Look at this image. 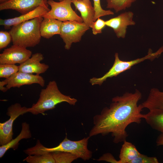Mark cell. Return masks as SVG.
<instances>
[{"label":"cell","mask_w":163,"mask_h":163,"mask_svg":"<svg viewBox=\"0 0 163 163\" xmlns=\"http://www.w3.org/2000/svg\"><path fill=\"white\" fill-rule=\"evenodd\" d=\"M39 6L50 9L47 0H10L0 4V10L11 9L23 14Z\"/></svg>","instance_id":"cell-10"},{"label":"cell","mask_w":163,"mask_h":163,"mask_svg":"<svg viewBox=\"0 0 163 163\" xmlns=\"http://www.w3.org/2000/svg\"><path fill=\"white\" fill-rule=\"evenodd\" d=\"M72 2L80 13L83 22L91 27L94 22L95 11L90 1L72 0Z\"/></svg>","instance_id":"cell-15"},{"label":"cell","mask_w":163,"mask_h":163,"mask_svg":"<svg viewBox=\"0 0 163 163\" xmlns=\"http://www.w3.org/2000/svg\"><path fill=\"white\" fill-rule=\"evenodd\" d=\"M143 108L149 110L155 109L163 110V91L152 88L146 100L141 104Z\"/></svg>","instance_id":"cell-18"},{"label":"cell","mask_w":163,"mask_h":163,"mask_svg":"<svg viewBox=\"0 0 163 163\" xmlns=\"http://www.w3.org/2000/svg\"><path fill=\"white\" fill-rule=\"evenodd\" d=\"M145 114L144 119L152 129L163 133V110L155 109Z\"/></svg>","instance_id":"cell-19"},{"label":"cell","mask_w":163,"mask_h":163,"mask_svg":"<svg viewBox=\"0 0 163 163\" xmlns=\"http://www.w3.org/2000/svg\"><path fill=\"white\" fill-rule=\"evenodd\" d=\"M156 143L157 146L163 145V133H161L158 137Z\"/></svg>","instance_id":"cell-31"},{"label":"cell","mask_w":163,"mask_h":163,"mask_svg":"<svg viewBox=\"0 0 163 163\" xmlns=\"http://www.w3.org/2000/svg\"><path fill=\"white\" fill-rule=\"evenodd\" d=\"M58 0L59 1V2H60V1H63V0Z\"/></svg>","instance_id":"cell-33"},{"label":"cell","mask_w":163,"mask_h":163,"mask_svg":"<svg viewBox=\"0 0 163 163\" xmlns=\"http://www.w3.org/2000/svg\"><path fill=\"white\" fill-rule=\"evenodd\" d=\"M141 98L142 94L137 90L133 93L126 92L114 97L109 107L104 108L100 114L93 117L94 126L89 136L111 133L114 143L126 140L127 126L133 123H140L144 117L145 114L141 113V104L138 105Z\"/></svg>","instance_id":"cell-1"},{"label":"cell","mask_w":163,"mask_h":163,"mask_svg":"<svg viewBox=\"0 0 163 163\" xmlns=\"http://www.w3.org/2000/svg\"></svg>","instance_id":"cell-34"},{"label":"cell","mask_w":163,"mask_h":163,"mask_svg":"<svg viewBox=\"0 0 163 163\" xmlns=\"http://www.w3.org/2000/svg\"><path fill=\"white\" fill-rule=\"evenodd\" d=\"M140 153L133 144L125 140L120 150L119 162L130 163Z\"/></svg>","instance_id":"cell-20"},{"label":"cell","mask_w":163,"mask_h":163,"mask_svg":"<svg viewBox=\"0 0 163 163\" xmlns=\"http://www.w3.org/2000/svg\"><path fill=\"white\" fill-rule=\"evenodd\" d=\"M29 163H55L51 152L28 156L24 159Z\"/></svg>","instance_id":"cell-21"},{"label":"cell","mask_w":163,"mask_h":163,"mask_svg":"<svg viewBox=\"0 0 163 163\" xmlns=\"http://www.w3.org/2000/svg\"><path fill=\"white\" fill-rule=\"evenodd\" d=\"M7 84V81L5 79L0 82V90L3 92L6 91L8 89L4 86Z\"/></svg>","instance_id":"cell-30"},{"label":"cell","mask_w":163,"mask_h":163,"mask_svg":"<svg viewBox=\"0 0 163 163\" xmlns=\"http://www.w3.org/2000/svg\"><path fill=\"white\" fill-rule=\"evenodd\" d=\"M32 52L24 47L13 45L0 54V64H20L30 58Z\"/></svg>","instance_id":"cell-9"},{"label":"cell","mask_w":163,"mask_h":163,"mask_svg":"<svg viewBox=\"0 0 163 163\" xmlns=\"http://www.w3.org/2000/svg\"><path fill=\"white\" fill-rule=\"evenodd\" d=\"M96 160L99 161H104L112 163H119V161L117 160L113 155L109 153L104 154L98 159Z\"/></svg>","instance_id":"cell-29"},{"label":"cell","mask_w":163,"mask_h":163,"mask_svg":"<svg viewBox=\"0 0 163 163\" xmlns=\"http://www.w3.org/2000/svg\"><path fill=\"white\" fill-rule=\"evenodd\" d=\"M5 79L7 82L6 87L8 90L11 88H19L25 85L37 84L43 87L45 85V80L40 75H34L19 71Z\"/></svg>","instance_id":"cell-12"},{"label":"cell","mask_w":163,"mask_h":163,"mask_svg":"<svg viewBox=\"0 0 163 163\" xmlns=\"http://www.w3.org/2000/svg\"><path fill=\"white\" fill-rule=\"evenodd\" d=\"M106 26L105 21L98 18L93 22L90 28L92 29L93 34L96 35L102 33V30Z\"/></svg>","instance_id":"cell-28"},{"label":"cell","mask_w":163,"mask_h":163,"mask_svg":"<svg viewBox=\"0 0 163 163\" xmlns=\"http://www.w3.org/2000/svg\"><path fill=\"white\" fill-rule=\"evenodd\" d=\"M18 71V66L15 64H0V78H10Z\"/></svg>","instance_id":"cell-24"},{"label":"cell","mask_w":163,"mask_h":163,"mask_svg":"<svg viewBox=\"0 0 163 163\" xmlns=\"http://www.w3.org/2000/svg\"><path fill=\"white\" fill-rule=\"evenodd\" d=\"M50 10L41 6H39L34 10L18 17L7 19H0V25L4 26L6 29L22 22L42 16Z\"/></svg>","instance_id":"cell-14"},{"label":"cell","mask_w":163,"mask_h":163,"mask_svg":"<svg viewBox=\"0 0 163 163\" xmlns=\"http://www.w3.org/2000/svg\"><path fill=\"white\" fill-rule=\"evenodd\" d=\"M157 158L154 157H149L140 153L130 163H158Z\"/></svg>","instance_id":"cell-26"},{"label":"cell","mask_w":163,"mask_h":163,"mask_svg":"<svg viewBox=\"0 0 163 163\" xmlns=\"http://www.w3.org/2000/svg\"><path fill=\"white\" fill-rule=\"evenodd\" d=\"M43 18L40 16L12 26L9 32L13 45L26 48L38 45L41 38L40 27Z\"/></svg>","instance_id":"cell-2"},{"label":"cell","mask_w":163,"mask_h":163,"mask_svg":"<svg viewBox=\"0 0 163 163\" xmlns=\"http://www.w3.org/2000/svg\"><path fill=\"white\" fill-rule=\"evenodd\" d=\"M29 108L22 107L18 103L12 104L8 108L7 114L10 118L4 123H0V145H5L13 139V126L16 119L20 115L29 112Z\"/></svg>","instance_id":"cell-8"},{"label":"cell","mask_w":163,"mask_h":163,"mask_svg":"<svg viewBox=\"0 0 163 163\" xmlns=\"http://www.w3.org/2000/svg\"><path fill=\"white\" fill-rule=\"evenodd\" d=\"M107 8L114 9L116 12L130 7L136 0H106Z\"/></svg>","instance_id":"cell-22"},{"label":"cell","mask_w":163,"mask_h":163,"mask_svg":"<svg viewBox=\"0 0 163 163\" xmlns=\"http://www.w3.org/2000/svg\"><path fill=\"white\" fill-rule=\"evenodd\" d=\"M89 138L88 136L79 140L73 141L69 139L66 135L58 146L50 148L44 146L38 140L35 146L28 149V152L29 155H33L56 151L64 152L70 153L84 161L88 160L92 156V152L87 148Z\"/></svg>","instance_id":"cell-4"},{"label":"cell","mask_w":163,"mask_h":163,"mask_svg":"<svg viewBox=\"0 0 163 163\" xmlns=\"http://www.w3.org/2000/svg\"><path fill=\"white\" fill-rule=\"evenodd\" d=\"M63 102L74 105L77 100L62 93L56 81H50L45 88L41 89L38 101L29 108V112L34 115L43 114L45 111L55 108L57 104Z\"/></svg>","instance_id":"cell-3"},{"label":"cell","mask_w":163,"mask_h":163,"mask_svg":"<svg viewBox=\"0 0 163 163\" xmlns=\"http://www.w3.org/2000/svg\"><path fill=\"white\" fill-rule=\"evenodd\" d=\"M133 15L131 11L123 12L105 21L106 25L113 29L118 38H124L126 37L127 27L136 24L133 20Z\"/></svg>","instance_id":"cell-11"},{"label":"cell","mask_w":163,"mask_h":163,"mask_svg":"<svg viewBox=\"0 0 163 163\" xmlns=\"http://www.w3.org/2000/svg\"><path fill=\"white\" fill-rule=\"evenodd\" d=\"M94 7L95 11L94 22L100 17L114 14V13L110 10H105L101 7L100 0H93Z\"/></svg>","instance_id":"cell-25"},{"label":"cell","mask_w":163,"mask_h":163,"mask_svg":"<svg viewBox=\"0 0 163 163\" xmlns=\"http://www.w3.org/2000/svg\"><path fill=\"white\" fill-rule=\"evenodd\" d=\"M22 129L19 134L15 139L8 143L0 147V158H2L7 151L10 149H16L18 146L19 142L23 139H27L31 137L29 124L26 122L22 123Z\"/></svg>","instance_id":"cell-17"},{"label":"cell","mask_w":163,"mask_h":163,"mask_svg":"<svg viewBox=\"0 0 163 163\" xmlns=\"http://www.w3.org/2000/svg\"><path fill=\"white\" fill-rule=\"evenodd\" d=\"M9 0H0V4L2 3H3L7 2Z\"/></svg>","instance_id":"cell-32"},{"label":"cell","mask_w":163,"mask_h":163,"mask_svg":"<svg viewBox=\"0 0 163 163\" xmlns=\"http://www.w3.org/2000/svg\"><path fill=\"white\" fill-rule=\"evenodd\" d=\"M62 22L54 19L43 18L40 27L41 37L49 39L55 35H60Z\"/></svg>","instance_id":"cell-16"},{"label":"cell","mask_w":163,"mask_h":163,"mask_svg":"<svg viewBox=\"0 0 163 163\" xmlns=\"http://www.w3.org/2000/svg\"><path fill=\"white\" fill-rule=\"evenodd\" d=\"M89 28L83 22H62L60 35L65 43V49L69 50L73 43L79 42L82 36Z\"/></svg>","instance_id":"cell-7"},{"label":"cell","mask_w":163,"mask_h":163,"mask_svg":"<svg viewBox=\"0 0 163 163\" xmlns=\"http://www.w3.org/2000/svg\"><path fill=\"white\" fill-rule=\"evenodd\" d=\"M12 40L9 32L1 30L0 31V49L6 47Z\"/></svg>","instance_id":"cell-27"},{"label":"cell","mask_w":163,"mask_h":163,"mask_svg":"<svg viewBox=\"0 0 163 163\" xmlns=\"http://www.w3.org/2000/svg\"><path fill=\"white\" fill-rule=\"evenodd\" d=\"M44 58L40 53L32 54L30 58L18 66V71L38 75L45 72L49 68V66L40 62Z\"/></svg>","instance_id":"cell-13"},{"label":"cell","mask_w":163,"mask_h":163,"mask_svg":"<svg viewBox=\"0 0 163 163\" xmlns=\"http://www.w3.org/2000/svg\"><path fill=\"white\" fill-rule=\"evenodd\" d=\"M163 52V47L159 49L156 52L153 53L151 49H149L147 54L145 56L129 61H124L120 60L118 54H115V60L113 66L109 71L103 76L99 78L93 77L90 80L92 85H101L108 78L115 77L126 70L130 69L133 66L146 59L152 60L159 57Z\"/></svg>","instance_id":"cell-5"},{"label":"cell","mask_w":163,"mask_h":163,"mask_svg":"<svg viewBox=\"0 0 163 163\" xmlns=\"http://www.w3.org/2000/svg\"><path fill=\"white\" fill-rule=\"evenodd\" d=\"M72 0H63L56 2L48 0L47 3L51 9L42 16L43 18L56 19L62 22L75 21L83 22L81 17L79 16L72 9Z\"/></svg>","instance_id":"cell-6"},{"label":"cell","mask_w":163,"mask_h":163,"mask_svg":"<svg viewBox=\"0 0 163 163\" xmlns=\"http://www.w3.org/2000/svg\"><path fill=\"white\" fill-rule=\"evenodd\" d=\"M55 163H70L78 158L68 152L56 151L51 152Z\"/></svg>","instance_id":"cell-23"}]
</instances>
